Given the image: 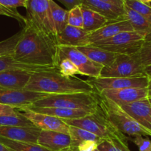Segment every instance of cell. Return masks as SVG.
Returning a JSON list of instances; mask_svg holds the SVG:
<instances>
[{"label": "cell", "mask_w": 151, "mask_h": 151, "mask_svg": "<svg viewBox=\"0 0 151 151\" xmlns=\"http://www.w3.org/2000/svg\"><path fill=\"white\" fill-rule=\"evenodd\" d=\"M0 4L12 9H16L19 7L26 8L27 0H0Z\"/></svg>", "instance_id": "39"}, {"label": "cell", "mask_w": 151, "mask_h": 151, "mask_svg": "<svg viewBox=\"0 0 151 151\" xmlns=\"http://www.w3.org/2000/svg\"><path fill=\"white\" fill-rule=\"evenodd\" d=\"M131 140L138 147L139 151H147L151 147V141L147 137L145 138L143 136L139 135L133 137Z\"/></svg>", "instance_id": "37"}, {"label": "cell", "mask_w": 151, "mask_h": 151, "mask_svg": "<svg viewBox=\"0 0 151 151\" xmlns=\"http://www.w3.org/2000/svg\"><path fill=\"white\" fill-rule=\"evenodd\" d=\"M146 76L138 55H117L111 65L102 69L100 78H131Z\"/></svg>", "instance_id": "7"}, {"label": "cell", "mask_w": 151, "mask_h": 151, "mask_svg": "<svg viewBox=\"0 0 151 151\" xmlns=\"http://www.w3.org/2000/svg\"><path fill=\"white\" fill-rule=\"evenodd\" d=\"M63 151H73V150H71L70 148H68V149H66V150H64Z\"/></svg>", "instance_id": "47"}, {"label": "cell", "mask_w": 151, "mask_h": 151, "mask_svg": "<svg viewBox=\"0 0 151 151\" xmlns=\"http://www.w3.org/2000/svg\"><path fill=\"white\" fill-rule=\"evenodd\" d=\"M58 69L60 75L66 78L75 77V75H80L78 67L68 58H63L59 60Z\"/></svg>", "instance_id": "34"}, {"label": "cell", "mask_w": 151, "mask_h": 151, "mask_svg": "<svg viewBox=\"0 0 151 151\" xmlns=\"http://www.w3.org/2000/svg\"><path fill=\"white\" fill-rule=\"evenodd\" d=\"M41 130L36 127H16L1 126L0 137L24 142L37 144L38 135Z\"/></svg>", "instance_id": "18"}, {"label": "cell", "mask_w": 151, "mask_h": 151, "mask_svg": "<svg viewBox=\"0 0 151 151\" xmlns=\"http://www.w3.org/2000/svg\"><path fill=\"white\" fill-rule=\"evenodd\" d=\"M100 1L109 3V4H114V5L120 7H124V6H125V0H100Z\"/></svg>", "instance_id": "42"}, {"label": "cell", "mask_w": 151, "mask_h": 151, "mask_svg": "<svg viewBox=\"0 0 151 151\" xmlns=\"http://www.w3.org/2000/svg\"><path fill=\"white\" fill-rule=\"evenodd\" d=\"M149 101H150V105H151V99H150V98H149Z\"/></svg>", "instance_id": "48"}, {"label": "cell", "mask_w": 151, "mask_h": 151, "mask_svg": "<svg viewBox=\"0 0 151 151\" xmlns=\"http://www.w3.org/2000/svg\"><path fill=\"white\" fill-rule=\"evenodd\" d=\"M68 25L83 29V18L81 5L76 6L68 10Z\"/></svg>", "instance_id": "35"}, {"label": "cell", "mask_w": 151, "mask_h": 151, "mask_svg": "<svg viewBox=\"0 0 151 151\" xmlns=\"http://www.w3.org/2000/svg\"><path fill=\"white\" fill-rule=\"evenodd\" d=\"M22 114L27 118L35 127L41 131H52L69 134V126L62 119L44 114L37 113L27 109H20Z\"/></svg>", "instance_id": "12"}, {"label": "cell", "mask_w": 151, "mask_h": 151, "mask_svg": "<svg viewBox=\"0 0 151 151\" xmlns=\"http://www.w3.org/2000/svg\"><path fill=\"white\" fill-rule=\"evenodd\" d=\"M118 105L134 103L149 98L147 88H127L120 89L103 90L97 93Z\"/></svg>", "instance_id": "13"}, {"label": "cell", "mask_w": 151, "mask_h": 151, "mask_svg": "<svg viewBox=\"0 0 151 151\" xmlns=\"http://www.w3.org/2000/svg\"><path fill=\"white\" fill-rule=\"evenodd\" d=\"M81 6L83 13V29L86 32H94L111 22L99 13L87 8L84 6Z\"/></svg>", "instance_id": "24"}, {"label": "cell", "mask_w": 151, "mask_h": 151, "mask_svg": "<svg viewBox=\"0 0 151 151\" xmlns=\"http://www.w3.org/2000/svg\"><path fill=\"white\" fill-rule=\"evenodd\" d=\"M138 1H141V2L144 3V4H150L151 2V0H138Z\"/></svg>", "instance_id": "46"}, {"label": "cell", "mask_w": 151, "mask_h": 151, "mask_svg": "<svg viewBox=\"0 0 151 151\" xmlns=\"http://www.w3.org/2000/svg\"><path fill=\"white\" fill-rule=\"evenodd\" d=\"M81 5L99 13L111 22L126 19L124 7H118L100 0H82Z\"/></svg>", "instance_id": "19"}, {"label": "cell", "mask_w": 151, "mask_h": 151, "mask_svg": "<svg viewBox=\"0 0 151 151\" xmlns=\"http://www.w3.org/2000/svg\"><path fill=\"white\" fill-rule=\"evenodd\" d=\"M63 58L69 59L78 67L80 75L91 78H100L103 66L90 60L76 47H59V60Z\"/></svg>", "instance_id": "10"}, {"label": "cell", "mask_w": 151, "mask_h": 151, "mask_svg": "<svg viewBox=\"0 0 151 151\" xmlns=\"http://www.w3.org/2000/svg\"><path fill=\"white\" fill-rule=\"evenodd\" d=\"M145 37V35L134 30L125 31L92 45L116 55H134L141 50Z\"/></svg>", "instance_id": "6"}, {"label": "cell", "mask_w": 151, "mask_h": 151, "mask_svg": "<svg viewBox=\"0 0 151 151\" xmlns=\"http://www.w3.org/2000/svg\"><path fill=\"white\" fill-rule=\"evenodd\" d=\"M124 10L125 18L130 22L134 31L146 35L151 30V24L139 13L125 4L124 6Z\"/></svg>", "instance_id": "25"}, {"label": "cell", "mask_w": 151, "mask_h": 151, "mask_svg": "<svg viewBox=\"0 0 151 151\" xmlns=\"http://www.w3.org/2000/svg\"><path fill=\"white\" fill-rule=\"evenodd\" d=\"M0 143L12 151H50L38 144L13 141L0 137Z\"/></svg>", "instance_id": "28"}, {"label": "cell", "mask_w": 151, "mask_h": 151, "mask_svg": "<svg viewBox=\"0 0 151 151\" xmlns=\"http://www.w3.org/2000/svg\"><path fill=\"white\" fill-rule=\"evenodd\" d=\"M119 106L151 137V105L149 98Z\"/></svg>", "instance_id": "14"}, {"label": "cell", "mask_w": 151, "mask_h": 151, "mask_svg": "<svg viewBox=\"0 0 151 151\" xmlns=\"http://www.w3.org/2000/svg\"><path fill=\"white\" fill-rule=\"evenodd\" d=\"M24 89L48 94L95 92L87 81L77 77L66 78L60 75L58 69L33 72Z\"/></svg>", "instance_id": "2"}, {"label": "cell", "mask_w": 151, "mask_h": 151, "mask_svg": "<svg viewBox=\"0 0 151 151\" xmlns=\"http://www.w3.org/2000/svg\"><path fill=\"white\" fill-rule=\"evenodd\" d=\"M147 89H148V97L149 98H151V81H150V83H149L148 87H147Z\"/></svg>", "instance_id": "45"}, {"label": "cell", "mask_w": 151, "mask_h": 151, "mask_svg": "<svg viewBox=\"0 0 151 151\" xmlns=\"http://www.w3.org/2000/svg\"><path fill=\"white\" fill-rule=\"evenodd\" d=\"M94 151H100V150H98V149H97H97H96V150H94Z\"/></svg>", "instance_id": "50"}, {"label": "cell", "mask_w": 151, "mask_h": 151, "mask_svg": "<svg viewBox=\"0 0 151 151\" xmlns=\"http://www.w3.org/2000/svg\"><path fill=\"white\" fill-rule=\"evenodd\" d=\"M57 1L62 3L68 9V10H71L76 6L81 5L82 3V0H57Z\"/></svg>", "instance_id": "41"}, {"label": "cell", "mask_w": 151, "mask_h": 151, "mask_svg": "<svg viewBox=\"0 0 151 151\" xmlns=\"http://www.w3.org/2000/svg\"><path fill=\"white\" fill-rule=\"evenodd\" d=\"M0 125L1 126L35 127L27 118L25 117L22 114L20 111L16 114L0 116Z\"/></svg>", "instance_id": "29"}, {"label": "cell", "mask_w": 151, "mask_h": 151, "mask_svg": "<svg viewBox=\"0 0 151 151\" xmlns=\"http://www.w3.org/2000/svg\"><path fill=\"white\" fill-rule=\"evenodd\" d=\"M147 151H151V147H150V148L148 149V150H147Z\"/></svg>", "instance_id": "49"}, {"label": "cell", "mask_w": 151, "mask_h": 151, "mask_svg": "<svg viewBox=\"0 0 151 151\" xmlns=\"http://www.w3.org/2000/svg\"><path fill=\"white\" fill-rule=\"evenodd\" d=\"M57 69L56 68L48 67V66H32L25 64L17 61L12 55L0 57V72L9 70H24L29 72H39V71H50Z\"/></svg>", "instance_id": "23"}, {"label": "cell", "mask_w": 151, "mask_h": 151, "mask_svg": "<svg viewBox=\"0 0 151 151\" xmlns=\"http://www.w3.org/2000/svg\"><path fill=\"white\" fill-rule=\"evenodd\" d=\"M62 120L69 126L82 128L92 133L103 140H117L120 142H128V140L126 135L115 129L98 111L89 114L82 118Z\"/></svg>", "instance_id": "5"}, {"label": "cell", "mask_w": 151, "mask_h": 151, "mask_svg": "<svg viewBox=\"0 0 151 151\" xmlns=\"http://www.w3.org/2000/svg\"><path fill=\"white\" fill-rule=\"evenodd\" d=\"M22 31H19L10 38L0 41V57L13 55L15 47L22 36Z\"/></svg>", "instance_id": "30"}, {"label": "cell", "mask_w": 151, "mask_h": 151, "mask_svg": "<svg viewBox=\"0 0 151 151\" xmlns=\"http://www.w3.org/2000/svg\"><path fill=\"white\" fill-rule=\"evenodd\" d=\"M133 30L132 26L127 19L110 22L100 29L90 32L88 38V45L111 38L119 32Z\"/></svg>", "instance_id": "17"}, {"label": "cell", "mask_w": 151, "mask_h": 151, "mask_svg": "<svg viewBox=\"0 0 151 151\" xmlns=\"http://www.w3.org/2000/svg\"><path fill=\"white\" fill-rule=\"evenodd\" d=\"M48 95L50 94L26 89L18 90L0 87V104L22 109Z\"/></svg>", "instance_id": "11"}, {"label": "cell", "mask_w": 151, "mask_h": 151, "mask_svg": "<svg viewBox=\"0 0 151 151\" xmlns=\"http://www.w3.org/2000/svg\"><path fill=\"white\" fill-rule=\"evenodd\" d=\"M97 149L100 151H131L128 147V142L109 139L100 142L97 146Z\"/></svg>", "instance_id": "31"}, {"label": "cell", "mask_w": 151, "mask_h": 151, "mask_svg": "<svg viewBox=\"0 0 151 151\" xmlns=\"http://www.w3.org/2000/svg\"><path fill=\"white\" fill-rule=\"evenodd\" d=\"M125 4L142 16L151 24V5L146 4L138 0H125Z\"/></svg>", "instance_id": "33"}, {"label": "cell", "mask_w": 151, "mask_h": 151, "mask_svg": "<svg viewBox=\"0 0 151 151\" xmlns=\"http://www.w3.org/2000/svg\"><path fill=\"white\" fill-rule=\"evenodd\" d=\"M98 143L93 141H84L75 147H70L73 151H94L97 148Z\"/></svg>", "instance_id": "38"}, {"label": "cell", "mask_w": 151, "mask_h": 151, "mask_svg": "<svg viewBox=\"0 0 151 151\" xmlns=\"http://www.w3.org/2000/svg\"><path fill=\"white\" fill-rule=\"evenodd\" d=\"M71 139H72V145L70 147H76L78 145L84 141H93L96 142L99 144L103 139L96 135L90 133L82 128H77L74 126H69V133Z\"/></svg>", "instance_id": "27"}, {"label": "cell", "mask_w": 151, "mask_h": 151, "mask_svg": "<svg viewBox=\"0 0 151 151\" xmlns=\"http://www.w3.org/2000/svg\"><path fill=\"white\" fill-rule=\"evenodd\" d=\"M77 49L87 56L90 60L94 61V63L102 65L103 67L111 64L117 55L116 54L106 51L92 44L78 47Z\"/></svg>", "instance_id": "22"}, {"label": "cell", "mask_w": 151, "mask_h": 151, "mask_svg": "<svg viewBox=\"0 0 151 151\" xmlns=\"http://www.w3.org/2000/svg\"><path fill=\"white\" fill-rule=\"evenodd\" d=\"M137 55L145 67L151 65V30L145 37L141 50Z\"/></svg>", "instance_id": "32"}, {"label": "cell", "mask_w": 151, "mask_h": 151, "mask_svg": "<svg viewBox=\"0 0 151 151\" xmlns=\"http://www.w3.org/2000/svg\"><path fill=\"white\" fill-rule=\"evenodd\" d=\"M25 109L37 112V113H41L55 116V117L59 118L60 119H78V118L84 117V116L91 114L83 110L64 109V108L38 107V106H29ZM19 110H20V109H19Z\"/></svg>", "instance_id": "21"}, {"label": "cell", "mask_w": 151, "mask_h": 151, "mask_svg": "<svg viewBox=\"0 0 151 151\" xmlns=\"http://www.w3.org/2000/svg\"><path fill=\"white\" fill-rule=\"evenodd\" d=\"M87 81L94 87L97 93L107 89L147 88L150 83V79L147 75L131 78H89Z\"/></svg>", "instance_id": "9"}, {"label": "cell", "mask_w": 151, "mask_h": 151, "mask_svg": "<svg viewBox=\"0 0 151 151\" xmlns=\"http://www.w3.org/2000/svg\"><path fill=\"white\" fill-rule=\"evenodd\" d=\"M50 1V0H27L25 17L26 22L56 40Z\"/></svg>", "instance_id": "8"}, {"label": "cell", "mask_w": 151, "mask_h": 151, "mask_svg": "<svg viewBox=\"0 0 151 151\" xmlns=\"http://www.w3.org/2000/svg\"><path fill=\"white\" fill-rule=\"evenodd\" d=\"M150 99H151V98H150Z\"/></svg>", "instance_id": "52"}, {"label": "cell", "mask_w": 151, "mask_h": 151, "mask_svg": "<svg viewBox=\"0 0 151 151\" xmlns=\"http://www.w3.org/2000/svg\"><path fill=\"white\" fill-rule=\"evenodd\" d=\"M33 72L9 70L0 72V87L12 89H24Z\"/></svg>", "instance_id": "20"}, {"label": "cell", "mask_w": 151, "mask_h": 151, "mask_svg": "<svg viewBox=\"0 0 151 151\" xmlns=\"http://www.w3.org/2000/svg\"><path fill=\"white\" fill-rule=\"evenodd\" d=\"M31 106L38 107H56L83 110L94 114L97 111L98 98L96 92H77L70 94H50Z\"/></svg>", "instance_id": "4"}, {"label": "cell", "mask_w": 151, "mask_h": 151, "mask_svg": "<svg viewBox=\"0 0 151 151\" xmlns=\"http://www.w3.org/2000/svg\"><path fill=\"white\" fill-rule=\"evenodd\" d=\"M50 4L52 18L57 35L68 25V10L62 8L54 0H50Z\"/></svg>", "instance_id": "26"}, {"label": "cell", "mask_w": 151, "mask_h": 151, "mask_svg": "<svg viewBox=\"0 0 151 151\" xmlns=\"http://www.w3.org/2000/svg\"><path fill=\"white\" fill-rule=\"evenodd\" d=\"M0 151H12V150H10V149L7 148V147H5L4 145L0 143Z\"/></svg>", "instance_id": "44"}, {"label": "cell", "mask_w": 151, "mask_h": 151, "mask_svg": "<svg viewBox=\"0 0 151 151\" xmlns=\"http://www.w3.org/2000/svg\"><path fill=\"white\" fill-rule=\"evenodd\" d=\"M0 16H5L7 17L13 18V19L18 21L19 23H23L24 24L26 22V17L21 15L16 9L9 8V7L1 5V4H0Z\"/></svg>", "instance_id": "36"}, {"label": "cell", "mask_w": 151, "mask_h": 151, "mask_svg": "<svg viewBox=\"0 0 151 151\" xmlns=\"http://www.w3.org/2000/svg\"><path fill=\"white\" fill-rule=\"evenodd\" d=\"M37 144L50 151H63L70 148L72 139L69 134L52 131H41Z\"/></svg>", "instance_id": "16"}, {"label": "cell", "mask_w": 151, "mask_h": 151, "mask_svg": "<svg viewBox=\"0 0 151 151\" xmlns=\"http://www.w3.org/2000/svg\"><path fill=\"white\" fill-rule=\"evenodd\" d=\"M82 28L67 25L61 32L56 35V43L59 47H81L88 45V35Z\"/></svg>", "instance_id": "15"}, {"label": "cell", "mask_w": 151, "mask_h": 151, "mask_svg": "<svg viewBox=\"0 0 151 151\" xmlns=\"http://www.w3.org/2000/svg\"><path fill=\"white\" fill-rule=\"evenodd\" d=\"M22 31V36L15 47L13 57L25 64L58 69L59 47L55 38L27 22Z\"/></svg>", "instance_id": "1"}, {"label": "cell", "mask_w": 151, "mask_h": 151, "mask_svg": "<svg viewBox=\"0 0 151 151\" xmlns=\"http://www.w3.org/2000/svg\"><path fill=\"white\" fill-rule=\"evenodd\" d=\"M149 79H150V81H151V76H150V77H149Z\"/></svg>", "instance_id": "51"}, {"label": "cell", "mask_w": 151, "mask_h": 151, "mask_svg": "<svg viewBox=\"0 0 151 151\" xmlns=\"http://www.w3.org/2000/svg\"><path fill=\"white\" fill-rule=\"evenodd\" d=\"M145 72L146 75H147L148 77L151 76V65H149V66L145 67Z\"/></svg>", "instance_id": "43"}, {"label": "cell", "mask_w": 151, "mask_h": 151, "mask_svg": "<svg viewBox=\"0 0 151 151\" xmlns=\"http://www.w3.org/2000/svg\"><path fill=\"white\" fill-rule=\"evenodd\" d=\"M97 93V92H96ZM97 94V111L112 125L115 129L125 135L134 137L141 135L150 137V134L140 126L130 115L114 102Z\"/></svg>", "instance_id": "3"}, {"label": "cell", "mask_w": 151, "mask_h": 151, "mask_svg": "<svg viewBox=\"0 0 151 151\" xmlns=\"http://www.w3.org/2000/svg\"><path fill=\"white\" fill-rule=\"evenodd\" d=\"M19 109L7 105L0 104V116L16 114L19 112Z\"/></svg>", "instance_id": "40"}]
</instances>
